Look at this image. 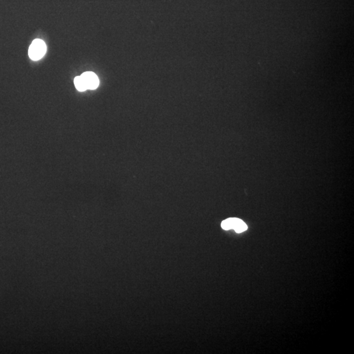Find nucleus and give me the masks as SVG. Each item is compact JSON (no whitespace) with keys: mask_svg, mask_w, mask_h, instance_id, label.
Here are the masks:
<instances>
[{"mask_svg":"<svg viewBox=\"0 0 354 354\" xmlns=\"http://www.w3.org/2000/svg\"><path fill=\"white\" fill-rule=\"evenodd\" d=\"M47 51V47L44 41L36 39L33 41L28 50V55L32 61H39L44 56Z\"/></svg>","mask_w":354,"mask_h":354,"instance_id":"nucleus-1","label":"nucleus"},{"mask_svg":"<svg viewBox=\"0 0 354 354\" xmlns=\"http://www.w3.org/2000/svg\"><path fill=\"white\" fill-rule=\"evenodd\" d=\"M83 78L84 82H85L86 87L88 89L94 90L96 89L99 85V80L97 76L92 72H87L84 73L81 75Z\"/></svg>","mask_w":354,"mask_h":354,"instance_id":"nucleus-2","label":"nucleus"},{"mask_svg":"<svg viewBox=\"0 0 354 354\" xmlns=\"http://www.w3.org/2000/svg\"><path fill=\"white\" fill-rule=\"evenodd\" d=\"M240 220L241 219H237V218H230V219H226L225 221L222 222L221 227L222 229L225 230L234 229L236 224L240 221Z\"/></svg>","mask_w":354,"mask_h":354,"instance_id":"nucleus-3","label":"nucleus"},{"mask_svg":"<svg viewBox=\"0 0 354 354\" xmlns=\"http://www.w3.org/2000/svg\"><path fill=\"white\" fill-rule=\"evenodd\" d=\"M74 85H75L76 88H77L79 91H85V90L88 89L85 82H84L83 78H82L81 76H77V77L75 78V79H74Z\"/></svg>","mask_w":354,"mask_h":354,"instance_id":"nucleus-4","label":"nucleus"},{"mask_svg":"<svg viewBox=\"0 0 354 354\" xmlns=\"http://www.w3.org/2000/svg\"><path fill=\"white\" fill-rule=\"evenodd\" d=\"M234 230H235V232H237V233H242V232L246 231V230H248V226H247V224L245 223L244 221L240 220V221L236 224V226H235V228H234Z\"/></svg>","mask_w":354,"mask_h":354,"instance_id":"nucleus-5","label":"nucleus"}]
</instances>
